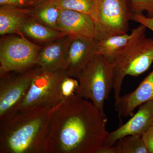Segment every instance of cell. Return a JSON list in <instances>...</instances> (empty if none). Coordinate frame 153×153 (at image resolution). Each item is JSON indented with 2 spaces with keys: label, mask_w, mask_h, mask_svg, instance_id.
Returning a JSON list of instances; mask_svg holds the SVG:
<instances>
[{
  "label": "cell",
  "mask_w": 153,
  "mask_h": 153,
  "mask_svg": "<svg viewBox=\"0 0 153 153\" xmlns=\"http://www.w3.org/2000/svg\"><path fill=\"white\" fill-rule=\"evenodd\" d=\"M107 118L91 101L72 96L53 107L47 153H97L108 132Z\"/></svg>",
  "instance_id": "cell-1"
},
{
  "label": "cell",
  "mask_w": 153,
  "mask_h": 153,
  "mask_svg": "<svg viewBox=\"0 0 153 153\" xmlns=\"http://www.w3.org/2000/svg\"><path fill=\"white\" fill-rule=\"evenodd\" d=\"M53 108L17 111L0 120V153H47Z\"/></svg>",
  "instance_id": "cell-2"
},
{
  "label": "cell",
  "mask_w": 153,
  "mask_h": 153,
  "mask_svg": "<svg viewBox=\"0 0 153 153\" xmlns=\"http://www.w3.org/2000/svg\"><path fill=\"white\" fill-rule=\"evenodd\" d=\"M114 77L115 105L120 97L126 76H138L149 70L153 63V38L146 36L109 59Z\"/></svg>",
  "instance_id": "cell-3"
},
{
  "label": "cell",
  "mask_w": 153,
  "mask_h": 153,
  "mask_svg": "<svg viewBox=\"0 0 153 153\" xmlns=\"http://www.w3.org/2000/svg\"><path fill=\"white\" fill-rule=\"evenodd\" d=\"M76 79L79 86L75 95L90 100L104 112L105 102L114 87L113 73L109 60L102 55H97Z\"/></svg>",
  "instance_id": "cell-4"
},
{
  "label": "cell",
  "mask_w": 153,
  "mask_h": 153,
  "mask_svg": "<svg viewBox=\"0 0 153 153\" xmlns=\"http://www.w3.org/2000/svg\"><path fill=\"white\" fill-rule=\"evenodd\" d=\"M41 49L23 35L3 38L0 44L1 76L11 72H25L37 66Z\"/></svg>",
  "instance_id": "cell-5"
},
{
  "label": "cell",
  "mask_w": 153,
  "mask_h": 153,
  "mask_svg": "<svg viewBox=\"0 0 153 153\" xmlns=\"http://www.w3.org/2000/svg\"><path fill=\"white\" fill-rule=\"evenodd\" d=\"M66 73L64 69L47 70L39 67L28 92L16 112L41 106L54 107L61 102L59 85Z\"/></svg>",
  "instance_id": "cell-6"
},
{
  "label": "cell",
  "mask_w": 153,
  "mask_h": 153,
  "mask_svg": "<svg viewBox=\"0 0 153 153\" xmlns=\"http://www.w3.org/2000/svg\"><path fill=\"white\" fill-rule=\"evenodd\" d=\"M132 14L131 0H100L95 21V39L128 33Z\"/></svg>",
  "instance_id": "cell-7"
},
{
  "label": "cell",
  "mask_w": 153,
  "mask_h": 153,
  "mask_svg": "<svg viewBox=\"0 0 153 153\" xmlns=\"http://www.w3.org/2000/svg\"><path fill=\"white\" fill-rule=\"evenodd\" d=\"M39 66L13 75L7 74L0 80V120L16 112L30 88Z\"/></svg>",
  "instance_id": "cell-8"
},
{
  "label": "cell",
  "mask_w": 153,
  "mask_h": 153,
  "mask_svg": "<svg viewBox=\"0 0 153 153\" xmlns=\"http://www.w3.org/2000/svg\"><path fill=\"white\" fill-rule=\"evenodd\" d=\"M139 107L138 111L126 123L111 132H108L103 146H112L118 140L126 136H142L148 129L153 126V100Z\"/></svg>",
  "instance_id": "cell-9"
},
{
  "label": "cell",
  "mask_w": 153,
  "mask_h": 153,
  "mask_svg": "<svg viewBox=\"0 0 153 153\" xmlns=\"http://www.w3.org/2000/svg\"><path fill=\"white\" fill-rule=\"evenodd\" d=\"M97 55L95 39L74 37L68 47L64 69L69 76L76 78Z\"/></svg>",
  "instance_id": "cell-10"
},
{
  "label": "cell",
  "mask_w": 153,
  "mask_h": 153,
  "mask_svg": "<svg viewBox=\"0 0 153 153\" xmlns=\"http://www.w3.org/2000/svg\"><path fill=\"white\" fill-rule=\"evenodd\" d=\"M57 30L74 37L96 39L95 22L90 16L76 11L60 10Z\"/></svg>",
  "instance_id": "cell-11"
},
{
  "label": "cell",
  "mask_w": 153,
  "mask_h": 153,
  "mask_svg": "<svg viewBox=\"0 0 153 153\" xmlns=\"http://www.w3.org/2000/svg\"><path fill=\"white\" fill-rule=\"evenodd\" d=\"M151 100H153V69L134 91L120 96L115 105L121 123L122 117L132 116L136 108Z\"/></svg>",
  "instance_id": "cell-12"
},
{
  "label": "cell",
  "mask_w": 153,
  "mask_h": 153,
  "mask_svg": "<svg viewBox=\"0 0 153 153\" xmlns=\"http://www.w3.org/2000/svg\"><path fill=\"white\" fill-rule=\"evenodd\" d=\"M73 38L67 35L47 43L40 51L37 66L47 70L64 69L68 47Z\"/></svg>",
  "instance_id": "cell-13"
},
{
  "label": "cell",
  "mask_w": 153,
  "mask_h": 153,
  "mask_svg": "<svg viewBox=\"0 0 153 153\" xmlns=\"http://www.w3.org/2000/svg\"><path fill=\"white\" fill-rule=\"evenodd\" d=\"M146 29L144 26L140 25L133 29L130 34L116 35L100 40L96 39L97 55H102L109 59L146 37Z\"/></svg>",
  "instance_id": "cell-14"
},
{
  "label": "cell",
  "mask_w": 153,
  "mask_h": 153,
  "mask_svg": "<svg viewBox=\"0 0 153 153\" xmlns=\"http://www.w3.org/2000/svg\"><path fill=\"white\" fill-rule=\"evenodd\" d=\"M29 16L22 7L11 5H1L0 7V35L18 34Z\"/></svg>",
  "instance_id": "cell-15"
},
{
  "label": "cell",
  "mask_w": 153,
  "mask_h": 153,
  "mask_svg": "<svg viewBox=\"0 0 153 153\" xmlns=\"http://www.w3.org/2000/svg\"><path fill=\"white\" fill-rule=\"evenodd\" d=\"M21 35H25L39 43L47 44L67 34L50 27L29 17L21 27Z\"/></svg>",
  "instance_id": "cell-16"
},
{
  "label": "cell",
  "mask_w": 153,
  "mask_h": 153,
  "mask_svg": "<svg viewBox=\"0 0 153 153\" xmlns=\"http://www.w3.org/2000/svg\"><path fill=\"white\" fill-rule=\"evenodd\" d=\"M22 8L30 18L58 30L57 22L60 10L50 0H43L33 7Z\"/></svg>",
  "instance_id": "cell-17"
},
{
  "label": "cell",
  "mask_w": 153,
  "mask_h": 153,
  "mask_svg": "<svg viewBox=\"0 0 153 153\" xmlns=\"http://www.w3.org/2000/svg\"><path fill=\"white\" fill-rule=\"evenodd\" d=\"M60 10L76 11L89 15L94 22L100 0H50Z\"/></svg>",
  "instance_id": "cell-18"
},
{
  "label": "cell",
  "mask_w": 153,
  "mask_h": 153,
  "mask_svg": "<svg viewBox=\"0 0 153 153\" xmlns=\"http://www.w3.org/2000/svg\"><path fill=\"white\" fill-rule=\"evenodd\" d=\"M115 153H149L141 136H126L114 144Z\"/></svg>",
  "instance_id": "cell-19"
},
{
  "label": "cell",
  "mask_w": 153,
  "mask_h": 153,
  "mask_svg": "<svg viewBox=\"0 0 153 153\" xmlns=\"http://www.w3.org/2000/svg\"><path fill=\"white\" fill-rule=\"evenodd\" d=\"M79 86L76 78L69 76L66 73L62 77L59 85V92L61 101L75 95Z\"/></svg>",
  "instance_id": "cell-20"
},
{
  "label": "cell",
  "mask_w": 153,
  "mask_h": 153,
  "mask_svg": "<svg viewBox=\"0 0 153 153\" xmlns=\"http://www.w3.org/2000/svg\"><path fill=\"white\" fill-rule=\"evenodd\" d=\"M133 13H147L148 16H153V0H131Z\"/></svg>",
  "instance_id": "cell-21"
},
{
  "label": "cell",
  "mask_w": 153,
  "mask_h": 153,
  "mask_svg": "<svg viewBox=\"0 0 153 153\" xmlns=\"http://www.w3.org/2000/svg\"><path fill=\"white\" fill-rule=\"evenodd\" d=\"M43 0H0V5H11L22 8L33 7Z\"/></svg>",
  "instance_id": "cell-22"
},
{
  "label": "cell",
  "mask_w": 153,
  "mask_h": 153,
  "mask_svg": "<svg viewBox=\"0 0 153 153\" xmlns=\"http://www.w3.org/2000/svg\"><path fill=\"white\" fill-rule=\"evenodd\" d=\"M131 21L144 26L153 32V16H146L142 14H132Z\"/></svg>",
  "instance_id": "cell-23"
},
{
  "label": "cell",
  "mask_w": 153,
  "mask_h": 153,
  "mask_svg": "<svg viewBox=\"0 0 153 153\" xmlns=\"http://www.w3.org/2000/svg\"><path fill=\"white\" fill-rule=\"evenodd\" d=\"M141 137L149 153H153V126L148 129Z\"/></svg>",
  "instance_id": "cell-24"
}]
</instances>
